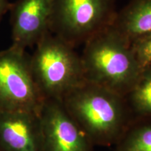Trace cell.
<instances>
[{
    "label": "cell",
    "instance_id": "6da1fadb",
    "mask_svg": "<svg viewBox=\"0 0 151 151\" xmlns=\"http://www.w3.org/2000/svg\"><path fill=\"white\" fill-rule=\"evenodd\" d=\"M62 101L94 146H115L135 119L125 97L87 81Z\"/></svg>",
    "mask_w": 151,
    "mask_h": 151
},
{
    "label": "cell",
    "instance_id": "7a4b0ae2",
    "mask_svg": "<svg viewBox=\"0 0 151 151\" xmlns=\"http://www.w3.org/2000/svg\"><path fill=\"white\" fill-rule=\"evenodd\" d=\"M83 45L81 59L86 81L125 97L142 71L131 46L111 27Z\"/></svg>",
    "mask_w": 151,
    "mask_h": 151
},
{
    "label": "cell",
    "instance_id": "3957f363",
    "mask_svg": "<svg viewBox=\"0 0 151 151\" xmlns=\"http://www.w3.org/2000/svg\"><path fill=\"white\" fill-rule=\"evenodd\" d=\"M30 55L34 80L43 99L64 98L86 82L81 55L50 31Z\"/></svg>",
    "mask_w": 151,
    "mask_h": 151
},
{
    "label": "cell",
    "instance_id": "277c9868",
    "mask_svg": "<svg viewBox=\"0 0 151 151\" xmlns=\"http://www.w3.org/2000/svg\"><path fill=\"white\" fill-rule=\"evenodd\" d=\"M116 13V0H52L49 31L75 48L110 27Z\"/></svg>",
    "mask_w": 151,
    "mask_h": 151
},
{
    "label": "cell",
    "instance_id": "5b68a950",
    "mask_svg": "<svg viewBox=\"0 0 151 151\" xmlns=\"http://www.w3.org/2000/svg\"><path fill=\"white\" fill-rule=\"evenodd\" d=\"M43 100L26 50L10 46L0 51V111L39 113Z\"/></svg>",
    "mask_w": 151,
    "mask_h": 151
},
{
    "label": "cell",
    "instance_id": "8992f818",
    "mask_svg": "<svg viewBox=\"0 0 151 151\" xmlns=\"http://www.w3.org/2000/svg\"><path fill=\"white\" fill-rule=\"evenodd\" d=\"M43 151H93L94 145L62 101L44 99L39 111Z\"/></svg>",
    "mask_w": 151,
    "mask_h": 151
},
{
    "label": "cell",
    "instance_id": "52a82bcc",
    "mask_svg": "<svg viewBox=\"0 0 151 151\" xmlns=\"http://www.w3.org/2000/svg\"><path fill=\"white\" fill-rule=\"evenodd\" d=\"M52 0H17L9 10L11 47L26 50L49 32Z\"/></svg>",
    "mask_w": 151,
    "mask_h": 151
},
{
    "label": "cell",
    "instance_id": "ba28073f",
    "mask_svg": "<svg viewBox=\"0 0 151 151\" xmlns=\"http://www.w3.org/2000/svg\"><path fill=\"white\" fill-rule=\"evenodd\" d=\"M0 151H43L39 113L0 111Z\"/></svg>",
    "mask_w": 151,
    "mask_h": 151
},
{
    "label": "cell",
    "instance_id": "9c48e42d",
    "mask_svg": "<svg viewBox=\"0 0 151 151\" xmlns=\"http://www.w3.org/2000/svg\"><path fill=\"white\" fill-rule=\"evenodd\" d=\"M110 27L130 46L151 35V0H130Z\"/></svg>",
    "mask_w": 151,
    "mask_h": 151
},
{
    "label": "cell",
    "instance_id": "30bf717a",
    "mask_svg": "<svg viewBox=\"0 0 151 151\" xmlns=\"http://www.w3.org/2000/svg\"><path fill=\"white\" fill-rule=\"evenodd\" d=\"M115 146L116 151H151V117L136 118Z\"/></svg>",
    "mask_w": 151,
    "mask_h": 151
},
{
    "label": "cell",
    "instance_id": "8fae6325",
    "mask_svg": "<svg viewBox=\"0 0 151 151\" xmlns=\"http://www.w3.org/2000/svg\"><path fill=\"white\" fill-rule=\"evenodd\" d=\"M125 99L135 118L151 117V66L142 69Z\"/></svg>",
    "mask_w": 151,
    "mask_h": 151
},
{
    "label": "cell",
    "instance_id": "7c38bea8",
    "mask_svg": "<svg viewBox=\"0 0 151 151\" xmlns=\"http://www.w3.org/2000/svg\"><path fill=\"white\" fill-rule=\"evenodd\" d=\"M131 47L142 69L151 66V35L134 43Z\"/></svg>",
    "mask_w": 151,
    "mask_h": 151
},
{
    "label": "cell",
    "instance_id": "4fadbf2b",
    "mask_svg": "<svg viewBox=\"0 0 151 151\" xmlns=\"http://www.w3.org/2000/svg\"><path fill=\"white\" fill-rule=\"evenodd\" d=\"M11 4L9 0H0V23L4 16L10 10Z\"/></svg>",
    "mask_w": 151,
    "mask_h": 151
}]
</instances>
